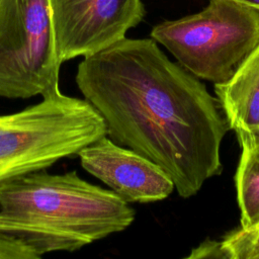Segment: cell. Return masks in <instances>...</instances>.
<instances>
[{"mask_svg": "<svg viewBox=\"0 0 259 259\" xmlns=\"http://www.w3.org/2000/svg\"><path fill=\"white\" fill-rule=\"evenodd\" d=\"M76 84L106 135L161 167L181 197L222 173L230 127L218 98L152 37H124L85 57Z\"/></svg>", "mask_w": 259, "mask_h": 259, "instance_id": "obj_1", "label": "cell"}, {"mask_svg": "<svg viewBox=\"0 0 259 259\" xmlns=\"http://www.w3.org/2000/svg\"><path fill=\"white\" fill-rule=\"evenodd\" d=\"M135 217L128 202L76 171L40 170L0 187V233L22 241L39 256L77 251L124 231Z\"/></svg>", "mask_w": 259, "mask_h": 259, "instance_id": "obj_2", "label": "cell"}, {"mask_svg": "<svg viewBox=\"0 0 259 259\" xmlns=\"http://www.w3.org/2000/svg\"><path fill=\"white\" fill-rule=\"evenodd\" d=\"M103 136L105 122L96 109L61 90L20 111L0 115V187L78 155Z\"/></svg>", "mask_w": 259, "mask_h": 259, "instance_id": "obj_3", "label": "cell"}, {"mask_svg": "<svg viewBox=\"0 0 259 259\" xmlns=\"http://www.w3.org/2000/svg\"><path fill=\"white\" fill-rule=\"evenodd\" d=\"M151 37L186 71L220 84L259 45V11L232 0H209L198 13L155 25Z\"/></svg>", "mask_w": 259, "mask_h": 259, "instance_id": "obj_4", "label": "cell"}, {"mask_svg": "<svg viewBox=\"0 0 259 259\" xmlns=\"http://www.w3.org/2000/svg\"><path fill=\"white\" fill-rule=\"evenodd\" d=\"M61 65L50 0H0V97L59 91Z\"/></svg>", "mask_w": 259, "mask_h": 259, "instance_id": "obj_5", "label": "cell"}, {"mask_svg": "<svg viewBox=\"0 0 259 259\" xmlns=\"http://www.w3.org/2000/svg\"><path fill=\"white\" fill-rule=\"evenodd\" d=\"M50 4L62 64L124 38L146 12L142 0H50Z\"/></svg>", "mask_w": 259, "mask_h": 259, "instance_id": "obj_6", "label": "cell"}, {"mask_svg": "<svg viewBox=\"0 0 259 259\" xmlns=\"http://www.w3.org/2000/svg\"><path fill=\"white\" fill-rule=\"evenodd\" d=\"M81 166L128 203L167 198L175 189L169 175L137 152L118 145L107 135L78 153Z\"/></svg>", "mask_w": 259, "mask_h": 259, "instance_id": "obj_7", "label": "cell"}, {"mask_svg": "<svg viewBox=\"0 0 259 259\" xmlns=\"http://www.w3.org/2000/svg\"><path fill=\"white\" fill-rule=\"evenodd\" d=\"M214 93L241 149L259 144V45Z\"/></svg>", "mask_w": 259, "mask_h": 259, "instance_id": "obj_8", "label": "cell"}, {"mask_svg": "<svg viewBox=\"0 0 259 259\" xmlns=\"http://www.w3.org/2000/svg\"><path fill=\"white\" fill-rule=\"evenodd\" d=\"M242 229L259 223V144L242 149L235 175Z\"/></svg>", "mask_w": 259, "mask_h": 259, "instance_id": "obj_9", "label": "cell"}, {"mask_svg": "<svg viewBox=\"0 0 259 259\" xmlns=\"http://www.w3.org/2000/svg\"><path fill=\"white\" fill-rule=\"evenodd\" d=\"M221 246L227 259H259V223L227 234Z\"/></svg>", "mask_w": 259, "mask_h": 259, "instance_id": "obj_10", "label": "cell"}, {"mask_svg": "<svg viewBox=\"0 0 259 259\" xmlns=\"http://www.w3.org/2000/svg\"><path fill=\"white\" fill-rule=\"evenodd\" d=\"M30 246L6 234L0 233V259H39Z\"/></svg>", "mask_w": 259, "mask_h": 259, "instance_id": "obj_11", "label": "cell"}, {"mask_svg": "<svg viewBox=\"0 0 259 259\" xmlns=\"http://www.w3.org/2000/svg\"><path fill=\"white\" fill-rule=\"evenodd\" d=\"M188 258H226L221 242H203L199 247L191 252Z\"/></svg>", "mask_w": 259, "mask_h": 259, "instance_id": "obj_12", "label": "cell"}, {"mask_svg": "<svg viewBox=\"0 0 259 259\" xmlns=\"http://www.w3.org/2000/svg\"><path fill=\"white\" fill-rule=\"evenodd\" d=\"M232 1H235V2L240 3L242 5L249 6V7L254 8V9L259 11V0H232Z\"/></svg>", "mask_w": 259, "mask_h": 259, "instance_id": "obj_13", "label": "cell"}]
</instances>
